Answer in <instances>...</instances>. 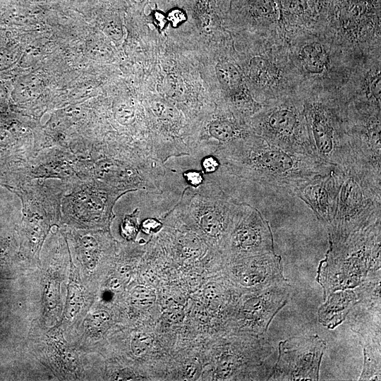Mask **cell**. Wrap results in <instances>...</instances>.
Masks as SVG:
<instances>
[{
    "label": "cell",
    "mask_w": 381,
    "mask_h": 381,
    "mask_svg": "<svg viewBox=\"0 0 381 381\" xmlns=\"http://www.w3.org/2000/svg\"><path fill=\"white\" fill-rule=\"evenodd\" d=\"M139 231L138 211L126 215L121 224V234L127 241H134Z\"/></svg>",
    "instance_id": "cell-21"
},
{
    "label": "cell",
    "mask_w": 381,
    "mask_h": 381,
    "mask_svg": "<svg viewBox=\"0 0 381 381\" xmlns=\"http://www.w3.org/2000/svg\"><path fill=\"white\" fill-rule=\"evenodd\" d=\"M337 170L339 186L337 208L332 222L326 227L331 243L343 241L381 222L380 172L356 159Z\"/></svg>",
    "instance_id": "cell-2"
},
{
    "label": "cell",
    "mask_w": 381,
    "mask_h": 381,
    "mask_svg": "<svg viewBox=\"0 0 381 381\" xmlns=\"http://www.w3.org/2000/svg\"><path fill=\"white\" fill-rule=\"evenodd\" d=\"M133 303L141 306H151L156 299L153 290L145 286H137L132 294Z\"/></svg>",
    "instance_id": "cell-23"
},
{
    "label": "cell",
    "mask_w": 381,
    "mask_h": 381,
    "mask_svg": "<svg viewBox=\"0 0 381 381\" xmlns=\"http://www.w3.org/2000/svg\"><path fill=\"white\" fill-rule=\"evenodd\" d=\"M161 226V224L155 219H146L141 226L145 233L150 234L157 231Z\"/></svg>",
    "instance_id": "cell-27"
},
{
    "label": "cell",
    "mask_w": 381,
    "mask_h": 381,
    "mask_svg": "<svg viewBox=\"0 0 381 381\" xmlns=\"http://www.w3.org/2000/svg\"><path fill=\"white\" fill-rule=\"evenodd\" d=\"M64 183V182H63ZM60 223L80 230L108 229L116 200L125 192L94 179L64 183Z\"/></svg>",
    "instance_id": "cell-5"
},
{
    "label": "cell",
    "mask_w": 381,
    "mask_h": 381,
    "mask_svg": "<svg viewBox=\"0 0 381 381\" xmlns=\"http://www.w3.org/2000/svg\"><path fill=\"white\" fill-rule=\"evenodd\" d=\"M221 155L236 174L284 189L291 195L311 179L336 169L313 156L288 151L260 136L227 145Z\"/></svg>",
    "instance_id": "cell-1"
},
{
    "label": "cell",
    "mask_w": 381,
    "mask_h": 381,
    "mask_svg": "<svg viewBox=\"0 0 381 381\" xmlns=\"http://www.w3.org/2000/svg\"><path fill=\"white\" fill-rule=\"evenodd\" d=\"M209 131L214 138L228 145L239 142L248 137L237 124L227 119L212 121L210 125Z\"/></svg>",
    "instance_id": "cell-19"
},
{
    "label": "cell",
    "mask_w": 381,
    "mask_h": 381,
    "mask_svg": "<svg viewBox=\"0 0 381 381\" xmlns=\"http://www.w3.org/2000/svg\"><path fill=\"white\" fill-rule=\"evenodd\" d=\"M226 240L235 260L274 252L269 222L257 209L248 205H239Z\"/></svg>",
    "instance_id": "cell-10"
},
{
    "label": "cell",
    "mask_w": 381,
    "mask_h": 381,
    "mask_svg": "<svg viewBox=\"0 0 381 381\" xmlns=\"http://www.w3.org/2000/svg\"><path fill=\"white\" fill-rule=\"evenodd\" d=\"M10 244L11 239L9 237L0 236V263L5 258Z\"/></svg>",
    "instance_id": "cell-29"
},
{
    "label": "cell",
    "mask_w": 381,
    "mask_h": 381,
    "mask_svg": "<svg viewBox=\"0 0 381 381\" xmlns=\"http://www.w3.org/2000/svg\"><path fill=\"white\" fill-rule=\"evenodd\" d=\"M0 185L17 195L23 205L19 226L22 253L30 260H39L52 226L60 223L64 183L52 184L43 179L12 176L1 181Z\"/></svg>",
    "instance_id": "cell-4"
},
{
    "label": "cell",
    "mask_w": 381,
    "mask_h": 381,
    "mask_svg": "<svg viewBox=\"0 0 381 381\" xmlns=\"http://www.w3.org/2000/svg\"><path fill=\"white\" fill-rule=\"evenodd\" d=\"M323 104L314 102L306 108V123L315 157L342 169L355 160L347 132L342 131L337 114Z\"/></svg>",
    "instance_id": "cell-6"
},
{
    "label": "cell",
    "mask_w": 381,
    "mask_h": 381,
    "mask_svg": "<svg viewBox=\"0 0 381 381\" xmlns=\"http://www.w3.org/2000/svg\"><path fill=\"white\" fill-rule=\"evenodd\" d=\"M75 250L78 258L89 270H93L100 256V244L92 233H77L75 235Z\"/></svg>",
    "instance_id": "cell-15"
},
{
    "label": "cell",
    "mask_w": 381,
    "mask_h": 381,
    "mask_svg": "<svg viewBox=\"0 0 381 381\" xmlns=\"http://www.w3.org/2000/svg\"><path fill=\"white\" fill-rule=\"evenodd\" d=\"M358 302L354 288L335 291L325 299L318 309V320L328 329H334L346 319Z\"/></svg>",
    "instance_id": "cell-14"
},
{
    "label": "cell",
    "mask_w": 381,
    "mask_h": 381,
    "mask_svg": "<svg viewBox=\"0 0 381 381\" xmlns=\"http://www.w3.org/2000/svg\"><path fill=\"white\" fill-rule=\"evenodd\" d=\"M291 286L288 280L253 291L241 303L238 325L258 335L265 334L272 320L289 301Z\"/></svg>",
    "instance_id": "cell-11"
},
{
    "label": "cell",
    "mask_w": 381,
    "mask_h": 381,
    "mask_svg": "<svg viewBox=\"0 0 381 381\" xmlns=\"http://www.w3.org/2000/svg\"><path fill=\"white\" fill-rule=\"evenodd\" d=\"M28 179H58L64 183L92 177V162L56 146L41 150L33 157L7 171Z\"/></svg>",
    "instance_id": "cell-9"
},
{
    "label": "cell",
    "mask_w": 381,
    "mask_h": 381,
    "mask_svg": "<svg viewBox=\"0 0 381 381\" xmlns=\"http://www.w3.org/2000/svg\"><path fill=\"white\" fill-rule=\"evenodd\" d=\"M339 176L337 169L330 173L317 176L294 190L292 195L306 202L318 219L327 227L335 214Z\"/></svg>",
    "instance_id": "cell-13"
},
{
    "label": "cell",
    "mask_w": 381,
    "mask_h": 381,
    "mask_svg": "<svg viewBox=\"0 0 381 381\" xmlns=\"http://www.w3.org/2000/svg\"><path fill=\"white\" fill-rule=\"evenodd\" d=\"M167 18L173 26L177 25L186 20V14L183 9L176 7L169 11Z\"/></svg>",
    "instance_id": "cell-26"
},
{
    "label": "cell",
    "mask_w": 381,
    "mask_h": 381,
    "mask_svg": "<svg viewBox=\"0 0 381 381\" xmlns=\"http://www.w3.org/2000/svg\"><path fill=\"white\" fill-rule=\"evenodd\" d=\"M326 341L317 334L292 337L279 342L270 380H318Z\"/></svg>",
    "instance_id": "cell-7"
},
{
    "label": "cell",
    "mask_w": 381,
    "mask_h": 381,
    "mask_svg": "<svg viewBox=\"0 0 381 381\" xmlns=\"http://www.w3.org/2000/svg\"><path fill=\"white\" fill-rule=\"evenodd\" d=\"M301 60L305 69L312 74L322 73L329 64V56L319 42L305 45L301 52Z\"/></svg>",
    "instance_id": "cell-16"
},
{
    "label": "cell",
    "mask_w": 381,
    "mask_h": 381,
    "mask_svg": "<svg viewBox=\"0 0 381 381\" xmlns=\"http://www.w3.org/2000/svg\"><path fill=\"white\" fill-rule=\"evenodd\" d=\"M109 320V315L107 312L100 311L92 317V323L96 327H99Z\"/></svg>",
    "instance_id": "cell-28"
},
{
    "label": "cell",
    "mask_w": 381,
    "mask_h": 381,
    "mask_svg": "<svg viewBox=\"0 0 381 381\" xmlns=\"http://www.w3.org/2000/svg\"><path fill=\"white\" fill-rule=\"evenodd\" d=\"M215 70L219 82L231 93L233 100L246 95L242 89L241 74L234 64L228 61H220L217 64Z\"/></svg>",
    "instance_id": "cell-18"
},
{
    "label": "cell",
    "mask_w": 381,
    "mask_h": 381,
    "mask_svg": "<svg viewBox=\"0 0 381 381\" xmlns=\"http://www.w3.org/2000/svg\"><path fill=\"white\" fill-rule=\"evenodd\" d=\"M71 270L68 285L67 299L65 307V316L68 320L73 319L80 311L84 301V293L80 282L78 272L72 262L68 247Z\"/></svg>",
    "instance_id": "cell-17"
},
{
    "label": "cell",
    "mask_w": 381,
    "mask_h": 381,
    "mask_svg": "<svg viewBox=\"0 0 381 381\" xmlns=\"http://www.w3.org/2000/svg\"><path fill=\"white\" fill-rule=\"evenodd\" d=\"M380 74L375 73L371 76L368 83V93L374 99V101L380 104Z\"/></svg>",
    "instance_id": "cell-25"
},
{
    "label": "cell",
    "mask_w": 381,
    "mask_h": 381,
    "mask_svg": "<svg viewBox=\"0 0 381 381\" xmlns=\"http://www.w3.org/2000/svg\"><path fill=\"white\" fill-rule=\"evenodd\" d=\"M255 128L260 137L274 145L316 157L306 121L293 105L283 104L268 109L256 120Z\"/></svg>",
    "instance_id": "cell-8"
},
{
    "label": "cell",
    "mask_w": 381,
    "mask_h": 381,
    "mask_svg": "<svg viewBox=\"0 0 381 381\" xmlns=\"http://www.w3.org/2000/svg\"><path fill=\"white\" fill-rule=\"evenodd\" d=\"M188 181L192 185H199L202 181V176L200 173L195 171H190L186 174Z\"/></svg>",
    "instance_id": "cell-31"
},
{
    "label": "cell",
    "mask_w": 381,
    "mask_h": 381,
    "mask_svg": "<svg viewBox=\"0 0 381 381\" xmlns=\"http://www.w3.org/2000/svg\"><path fill=\"white\" fill-rule=\"evenodd\" d=\"M150 345V337L145 334H138L133 338L131 347L135 356H141L147 353Z\"/></svg>",
    "instance_id": "cell-24"
},
{
    "label": "cell",
    "mask_w": 381,
    "mask_h": 381,
    "mask_svg": "<svg viewBox=\"0 0 381 381\" xmlns=\"http://www.w3.org/2000/svg\"><path fill=\"white\" fill-rule=\"evenodd\" d=\"M202 165L206 171L212 172L217 169L218 163L214 157H209L204 159Z\"/></svg>",
    "instance_id": "cell-30"
},
{
    "label": "cell",
    "mask_w": 381,
    "mask_h": 381,
    "mask_svg": "<svg viewBox=\"0 0 381 381\" xmlns=\"http://www.w3.org/2000/svg\"><path fill=\"white\" fill-rule=\"evenodd\" d=\"M250 78L260 85L267 86L274 83L279 76L277 68L267 59L256 56L249 65Z\"/></svg>",
    "instance_id": "cell-20"
},
{
    "label": "cell",
    "mask_w": 381,
    "mask_h": 381,
    "mask_svg": "<svg viewBox=\"0 0 381 381\" xmlns=\"http://www.w3.org/2000/svg\"><path fill=\"white\" fill-rule=\"evenodd\" d=\"M381 222L356 232L343 241L329 243L316 280L324 300L332 292L353 289L380 274Z\"/></svg>",
    "instance_id": "cell-3"
},
{
    "label": "cell",
    "mask_w": 381,
    "mask_h": 381,
    "mask_svg": "<svg viewBox=\"0 0 381 381\" xmlns=\"http://www.w3.org/2000/svg\"><path fill=\"white\" fill-rule=\"evenodd\" d=\"M59 283L54 278L47 282L44 290V303L49 310L55 309L59 303Z\"/></svg>",
    "instance_id": "cell-22"
},
{
    "label": "cell",
    "mask_w": 381,
    "mask_h": 381,
    "mask_svg": "<svg viewBox=\"0 0 381 381\" xmlns=\"http://www.w3.org/2000/svg\"><path fill=\"white\" fill-rule=\"evenodd\" d=\"M233 279L243 289L256 291L286 281L282 258L275 252L238 259Z\"/></svg>",
    "instance_id": "cell-12"
}]
</instances>
